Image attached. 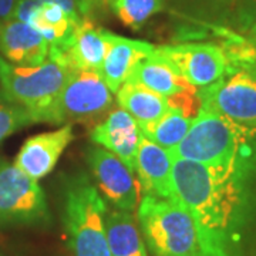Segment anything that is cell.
<instances>
[{"label": "cell", "instance_id": "obj_1", "mask_svg": "<svg viewBox=\"0 0 256 256\" xmlns=\"http://www.w3.org/2000/svg\"><path fill=\"white\" fill-rule=\"evenodd\" d=\"M171 160L249 171L256 164V131L220 112L201 108L182 141L168 150Z\"/></svg>", "mask_w": 256, "mask_h": 256}, {"label": "cell", "instance_id": "obj_2", "mask_svg": "<svg viewBox=\"0 0 256 256\" xmlns=\"http://www.w3.org/2000/svg\"><path fill=\"white\" fill-rule=\"evenodd\" d=\"M137 220L154 256H204L195 222L176 200L142 194Z\"/></svg>", "mask_w": 256, "mask_h": 256}, {"label": "cell", "instance_id": "obj_3", "mask_svg": "<svg viewBox=\"0 0 256 256\" xmlns=\"http://www.w3.org/2000/svg\"><path fill=\"white\" fill-rule=\"evenodd\" d=\"M72 68L47 57L37 66H16L0 57V86L6 100L28 111L34 122H48Z\"/></svg>", "mask_w": 256, "mask_h": 256}, {"label": "cell", "instance_id": "obj_4", "mask_svg": "<svg viewBox=\"0 0 256 256\" xmlns=\"http://www.w3.org/2000/svg\"><path fill=\"white\" fill-rule=\"evenodd\" d=\"M106 212V201L88 178L77 176L68 184L64 228L73 256H111Z\"/></svg>", "mask_w": 256, "mask_h": 256}, {"label": "cell", "instance_id": "obj_5", "mask_svg": "<svg viewBox=\"0 0 256 256\" xmlns=\"http://www.w3.org/2000/svg\"><path fill=\"white\" fill-rule=\"evenodd\" d=\"M114 104V92L97 72L72 70L56 101L50 124H90L104 118Z\"/></svg>", "mask_w": 256, "mask_h": 256}, {"label": "cell", "instance_id": "obj_6", "mask_svg": "<svg viewBox=\"0 0 256 256\" xmlns=\"http://www.w3.org/2000/svg\"><path fill=\"white\" fill-rule=\"evenodd\" d=\"M50 218L46 195L16 164L0 160V225H38Z\"/></svg>", "mask_w": 256, "mask_h": 256}, {"label": "cell", "instance_id": "obj_7", "mask_svg": "<svg viewBox=\"0 0 256 256\" xmlns=\"http://www.w3.org/2000/svg\"><path fill=\"white\" fill-rule=\"evenodd\" d=\"M198 98L201 108L256 131V80L245 68L232 70L216 82L198 88Z\"/></svg>", "mask_w": 256, "mask_h": 256}, {"label": "cell", "instance_id": "obj_8", "mask_svg": "<svg viewBox=\"0 0 256 256\" xmlns=\"http://www.w3.org/2000/svg\"><path fill=\"white\" fill-rule=\"evenodd\" d=\"M174 67L191 86L202 88L230 72L226 48L214 43H182L158 46L152 50Z\"/></svg>", "mask_w": 256, "mask_h": 256}, {"label": "cell", "instance_id": "obj_9", "mask_svg": "<svg viewBox=\"0 0 256 256\" xmlns=\"http://www.w3.org/2000/svg\"><path fill=\"white\" fill-rule=\"evenodd\" d=\"M88 164L106 202L116 210L136 212L141 201V185L118 156L102 146L88 151Z\"/></svg>", "mask_w": 256, "mask_h": 256}, {"label": "cell", "instance_id": "obj_10", "mask_svg": "<svg viewBox=\"0 0 256 256\" xmlns=\"http://www.w3.org/2000/svg\"><path fill=\"white\" fill-rule=\"evenodd\" d=\"M111 32L96 28L82 18L63 46L48 48V57L72 70L97 72L101 68L110 46Z\"/></svg>", "mask_w": 256, "mask_h": 256}, {"label": "cell", "instance_id": "obj_11", "mask_svg": "<svg viewBox=\"0 0 256 256\" xmlns=\"http://www.w3.org/2000/svg\"><path fill=\"white\" fill-rule=\"evenodd\" d=\"M73 126L64 124L56 131H47L28 138L16 156L14 164L33 180H42L56 168L66 148L73 141Z\"/></svg>", "mask_w": 256, "mask_h": 256}, {"label": "cell", "instance_id": "obj_12", "mask_svg": "<svg viewBox=\"0 0 256 256\" xmlns=\"http://www.w3.org/2000/svg\"><path fill=\"white\" fill-rule=\"evenodd\" d=\"M141 137L142 132L137 121L121 107L111 110L101 122L92 127L90 132L92 142L118 156L132 172H136Z\"/></svg>", "mask_w": 256, "mask_h": 256}, {"label": "cell", "instance_id": "obj_13", "mask_svg": "<svg viewBox=\"0 0 256 256\" xmlns=\"http://www.w3.org/2000/svg\"><path fill=\"white\" fill-rule=\"evenodd\" d=\"M50 44L36 28L18 18L0 23V54L16 66H37L48 57Z\"/></svg>", "mask_w": 256, "mask_h": 256}, {"label": "cell", "instance_id": "obj_14", "mask_svg": "<svg viewBox=\"0 0 256 256\" xmlns=\"http://www.w3.org/2000/svg\"><path fill=\"white\" fill-rule=\"evenodd\" d=\"M136 172L142 194L174 200L172 194V160L162 146L146 137H141L137 151Z\"/></svg>", "mask_w": 256, "mask_h": 256}, {"label": "cell", "instance_id": "obj_15", "mask_svg": "<svg viewBox=\"0 0 256 256\" xmlns=\"http://www.w3.org/2000/svg\"><path fill=\"white\" fill-rule=\"evenodd\" d=\"M154 47L156 46L146 42L132 40L111 33L110 46L98 70L101 78L111 92L114 94L118 92L120 87L127 82L130 74L132 73L134 67L151 54Z\"/></svg>", "mask_w": 256, "mask_h": 256}, {"label": "cell", "instance_id": "obj_16", "mask_svg": "<svg viewBox=\"0 0 256 256\" xmlns=\"http://www.w3.org/2000/svg\"><path fill=\"white\" fill-rule=\"evenodd\" d=\"M116 97L120 107L137 121L141 131L154 126L170 110L166 97L137 82H124Z\"/></svg>", "mask_w": 256, "mask_h": 256}, {"label": "cell", "instance_id": "obj_17", "mask_svg": "<svg viewBox=\"0 0 256 256\" xmlns=\"http://www.w3.org/2000/svg\"><path fill=\"white\" fill-rule=\"evenodd\" d=\"M127 82L141 84L164 97H171L185 90L196 88L182 78L165 58L154 52L134 67Z\"/></svg>", "mask_w": 256, "mask_h": 256}, {"label": "cell", "instance_id": "obj_18", "mask_svg": "<svg viewBox=\"0 0 256 256\" xmlns=\"http://www.w3.org/2000/svg\"><path fill=\"white\" fill-rule=\"evenodd\" d=\"M106 230L111 256H148L146 240L132 212L107 208Z\"/></svg>", "mask_w": 256, "mask_h": 256}, {"label": "cell", "instance_id": "obj_19", "mask_svg": "<svg viewBox=\"0 0 256 256\" xmlns=\"http://www.w3.org/2000/svg\"><path fill=\"white\" fill-rule=\"evenodd\" d=\"M28 23L46 38L50 46L60 47L68 40L74 28L80 22H76L57 4L40 3L32 13Z\"/></svg>", "mask_w": 256, "mask_h": 256}, {"label": "cell", "instance_id": "obj_20", "mask_svg": "<svg viewBox=\"0 0 256 256\" xmlns=\"http://www.w3.org/2000/svg\"><path fill=\"white\" fill-rule=\"evenodd\" d=\"M192 121L194 117H190L182 111L170 107V110L154 126L141 132L144 137L151 140L160 146L165 150H171L182 141V138L186 136L188 130L191 127Z\"/></svg>", "mask_w": 256, "mask_h": 256}, {"label": "cell", "instance_id": "obj_21", "mask_svg": "<svg viewBox=\"0 0 256 256\" xmlns=\"http://www.w3.org/2000/svg\"><path fill=\"white\" fill-rule=\"evenodd\" d=\"M111 12L127 28H141L164 9V0H107Z\"/></svg>", "mask_w": 256, "mask_h": 256}, {"label": "cell", "instance_id": "obj_22", "mask_svg": "<svg viewBox=\"0 0 256 256\" xmlns=\"http://www.w3.org/2000/svg\"><path fill=\"white\" fill-rule=\"evenodd\" d=\"M225 48L230 62V72L242 64L256 63V22L248 26L244 36L234 40L232 46Z\"/></svg>", "mask_w": 256, "mask_h": 256}, {"label": "cell", "instance_id": "obj_23", "mask_svg": "<svg viewBox=\"0 0 256 256\" xmlns=\"http://www.w3.org/2000/svg\"><path fill=\"white\" fill-rule=\"evenodd\" d=\"M33 122L34 121L28 116V111L10 101H0V144L16 131Z\"/></svg>", "mask_w": 256, "mask_h": 256}, {"label": "cell", "instance_id": "obj_24", "mask_svg": "<svg viewBox=\"0 0 256 256\" xmlns=\"http://www.w3.org/2000/svg\"><path fill=\"white\" fill-rule=\"evenodd\" d=\"M42 3H48V4H57L60 6L64 12H67L76 22H82L86 18V2L84 0H38Z\"/></svg>", "mask_w": 256, "mask_h": 256}, {"label": "cell", "instance_id": "obj_25", "mask_svg": "<svg viewBox=\"0 0 256 256\" xmlns=\"http://www.w3.org/2000/svg\"><path fill=\"white\" fill-rule=\"evenodd\" d=\"M234 6L238 8L239 18L245 28L256 22V0H234Z\"/></svg>", "mask_w": 256, "mask_h": 256}, {"label": "cell", "instance_id": "obj_26", "mask_svg": "<svg viewBox=\"0 0 256 256\" xmlns=\"http://www.w3.org/2000/svg\"><path fill=\"white\" fill-rule=\"evenodd\" d=\"M18 0H0V23L13 18Z\"/></svg>", "mask_w": 256, "mask_h": 256}, {"label": "cell", "instance_id": "obj_27", "mask_svg": "<svg viewBox=\"0 0 256 256\" xmlns=\"http://www.w3.org/2000/svg\"><path fill=\"white\" fill-rule=\"evenodd\" d=\"M238 68H245L248 73L250 74V76H254V78L256 80V63H246V64H242L240 67ZM236 70V68H235Z\"/></svg>", "mask_w": 256, "mask_h": 256}, {"label": "cell", "instance_id": "obj_28", "mask_svg": "<svg viewBox=\"0 0 256 256\" xmlns=\"http://www.w3.org/2000/svg\"><path fill=\"white\" fill-rule=\"evenodd\" d=\"M218 2H229V3H232V4H234V0H218Z\"/></svg>", "mask_w": 256, "mask_h": 256}]
</instances>
